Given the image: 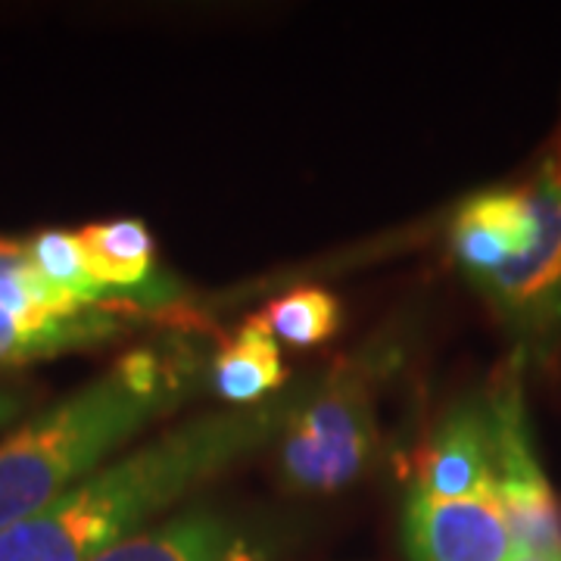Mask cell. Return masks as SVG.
<instances>
[{
    "instance_id": "cell-2",
    "label": "cell",
    "mask_w": 561,
    "mask_h": 561,
    "mask_svg": "<svg viewBox=\"0 0 561 561\" xmlns=\"http://www.w3.org/2000/svg\"><path fill=\"white\" fill-rule=\"evenodd\" d=\"M194 371L197 362L175 346H140L22 421L0 440V530L98 474L122 443L194 390Z\"/></svg>"
},
{
    "instance_id": "cell-7",
    "label": "cell",
    "mask_w": 561,
    "mask_h": 561,
    "mask_svg": "<svg viewBox=\"0 0 561 561\" xmlns=\"http://www.w3.org/2000/svg\"><path fill=\"white\" fill-rule=\"evenodd\" d=\"M527 197L537 219L530 250L483 280L502 302L515 309L537 306L561 287V131L540 162L537 179L527 184Z\"/></svg>"
},
{
    "instance_id": "cell-14",
    "label": "cell",
    "mask_w": 561,
    "mask_h": 561,
    "mask_svg": "<svg viewBox=\"0 0 561 561\" xmlns=\"http://www.w3.org/2000/svg\"><path fill=\"white\" fill-rule=\"evenodd\" d=\"M0 300L25 316L41 319H72L88 312L72 297H66L54 284L41 278L38 268L28 260V247L22 241L0 238Z\"/></svg>"
},
{
    "instance_id": "cell-5",
    "label": "cell",
    "mask_w": 561,
    "mask_h": 561,
    "mask_svg": "<svg viewBox=\"0 0 561 561\" xmlns=\"http://www.w3.org/2000/svg\"><path fill=\"white\" fill-rule=\"evenodd\" d=\"M402 546L412 561H515L522 552L496 490L465 500L409 493Z\"/></svg>"
},
{
    "instance_id": "cell-11",
    "label": "cell",
    "mask_w": 561,
    "mask_h": 561,
    "mask_svg": "<svg viewBox=\"0 0 561 561\" xmlns=\"http://www.w3.org/2000/svg\"><path fill=\"white\" fill-rule=\"evenodd\" d=\"M119 309L122 306H106L88 309L72 319H41L16 312L0 300V368L110 341L122 328Z\"/></svg>"
},
{
    "instance_id": "cell-4",
    "label": "cell",
    "mask_w": 561,
    "mask_h": 561,
    "mask_svg": "<svg viewBox=\"0 0 561 561\" xmlns=\"http://www.w3.org/2000/svg\"><path fill=\"white\" fill-rule=\"evenodd\" d=\"M493 431L496 496L522 552L561 559V505L542 478L524 427L522 387L515 375H502L486 402Z\"/></svg>"
},
{
    "instance_id": "cell-9",
    "label": "cell",
    "mask_w": 561,
    "mask_h": 561,
    "mask_svg": "<svg viewBox=\"0 0 561 561\" xmlns=\"http://www.w3.org/2000/svg\"><path fill=\"white\" fill-rule=\"evenodd\" d=\"M88 272L122 302L144 306L172 300V287L157 278L153 238L140 219H116L84 225L76 231Z\"/></svg>"
},
{
    "instance_id": "cell-3",
    "label": "cell",
    "mask_w": 561,
    "mask_h": 561,
    "mask_svg": "<svg viewBox=\"0 0 561 561\" xmlns=\"http://www.w3.org/2000/svg\"><path fill=\"white\" fill-rule=\"evenodd\" d=\"M280 437V474L294 490L334 493L353 483L378 443L371 387L343 365L302 397Z\"/></svg>"
},
{
    "instance_id": "cell-10",
    "label": "cell",
    "mask_w": 561,
    "mask_h": 561,
    "mask_svg": "<svg viewBox=\"0 0 561 561\" xmlns=\"http://www.w3.org/2000/svg\"><path fill=\"white\" fill-rule=\"evenodd\" d=\"M94 561H253L241 527L216 512H184L110 546Z\"/></svg>"
},
{
    "instance_id": "cell-13",
    "label": "cell",
    "mask_w": 561,
    "mask_h": 561,
    "mask_svg": "<svg viewBox=\"0 0 561 561\" xmlns=\"http://www.w3.org/2000/svg\"><path fill=\"white\" fill-rule=\"evenodd\" d=\"M28 247V260L38 268V275L47 284H54L66 297H72L88 309H106V306H125L119 297H113L101 287L94 275L88 272V262L81 256L79 238L72 231H41Z\"/></svg>"
},
{
    "instance_id": "cell-16",
    "label": "cell",
    "mask_w": 561,
    "mask_h": 561,
    "mask_svg": "<svg viewBox=\"0 0 561 561\" xmlns=\"http://www.w3.org/2000/svg\"><path fill=\"white\" fill-rule=\"evenodd\" d=\"M22 405H25V400H22L20 393H13V390H0V427H7L10 421L16 419L22 412Z\"/></svg>"
},
{
    "instance_id": "cell-12",
    "label": "cell",
    "mask_w": 561,
    "mask_h": 561,
    "mask_svg": "<svg viewBox=\"0 0 561 561\" xmlns=\"http://www.w3.org/2000/svg\"><path fill=\"white\" fill-rule=\"evenodd\" d=\"M284 378L278 341L260 316L247 321L213 362V387L234 405H256L262 397L278 393Z\"/></svg>"
},
{
    "instance_id": "cell-17",
    "label": "cell",
    "mask_w": 561,
    "mask_h": 561,
    "mask_svg": "<svg viewBox=\"0 0 561 561\" xmlns=\"http://www.w3.org/2000/svg\"><path fill=\"white\" fill-rule=\"evenodd\" d=\"M515 561H561V559H546V556H530V552H518Z\"/></svg>"
},
{
    "instance_id": "cell-15",
    "label": "cell",
    "mask_w": 561,
    "mask_h": 561,
    "mask_svg": "<svg viewBox=\"0 0 561 561\" xmlns=\"http://www.w3.org/2000/svg\"><path fill=\"white\" fill-rule=\"evenodd\" d=\"M265 328L275 334V341L316 346L334 337L341 328V302L334 294L321 287H297L262 309Z\"/></svg>"
},
{
    "instance_id": "cell-8",
    "label": "cell",
    "mask_w": 561,
    "mask_h": 561,
    "mask_svg": "<svg viewBox=\"0 0 561 561\" xmlns=\"http://www.w3.org/2000/svg\"><path fill=\"white\" fill-rule=\"evenodd\" d=\"M534 234L537 219L527 187L483 191L465 203L453 221V250L471 275L490 280L530 250Z\"/></svg>"
},
{
    "instance_id": "cell-1",
    "label": "cell",
    "mask_w": 561,
    "mask_h": 561,
    "mask_svg": "<svg viewBox=\"0 0 561 561\" xmlns=\"http://www.w3.org/2000/svg\"><path fill=\"white\" fill-rule=\"evenodd\" d=\"M309 387L184 421L0 530V561H94L262 443L280 437Z\"/></svg>"
},
{
    "instance_id": "cell-6",
    "label": "cell",
    "mask_w": 561,
    "mask_h": 561,
    "mask_svg": "<svg viewBox=\"0 0 561 561\" xmlns=\"http://www.w3.org/2000/svg\"><path fill=\"white\" fill-rule=\"evenodd\" d=\"M486 490H496L490 412L483 402L468 400L446 412L434 431L412 493L431 500H465Z\"/></svg>"
}]
</instances>
